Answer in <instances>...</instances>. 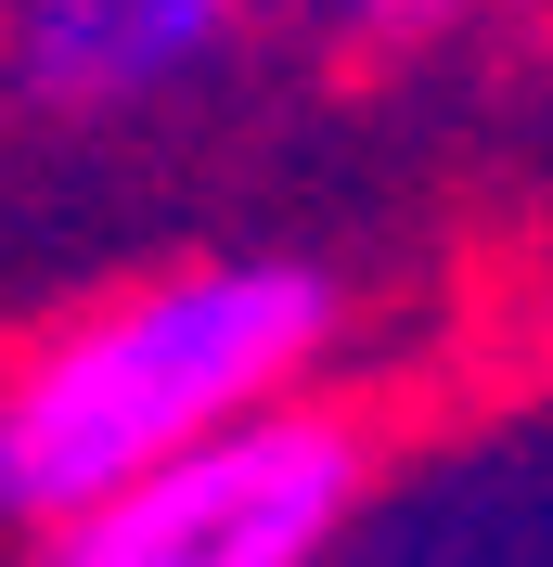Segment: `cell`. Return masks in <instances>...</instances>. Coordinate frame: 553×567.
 <instances>
[{
    "label": "cell",
    "instance_id": "cell-1",
    "mask_svg": "<svg viewBox=\"0 0 553 567\" xmlns=\"http://www.w3.org/2000/svg\"><path fill=\"white\" fill-rule=\"evenodd\" d=\"M310 336H322V284L283 258L180 271L142 284L129 310L77 322L65 349H39L0 388V529H65L77 503L168 464L180 439L258 413Z\"/></svg>",
    "mask_w": 553,
    "mask_h": 567
},
{
    "label": "cell",
    "instance_id": "cell-2",
    "mask_svg": "<svg viewBox=\"0 0 553 567\" xmlns=\"http://www.w3.org/2000/svg\"><path fill=\"white\" fill-rule=\"evenodd\" d=\"M361 503V439L322 413H232L77 503L39 567H310Z\"/></svg>",
    "mask_w": 553,
    "mask_h": 567
},
{
    "label": "cell",
    "instance_id": "cell-3",
    "mask_svg": "<svg viewBox=\"0 0 553 567\" xmlns=\"http://www.w3.org/2000/svg\"><path fill=\"white\" fill-rule=\"evenodd\" d=\"M232 13L244 0H27L13 52H27V91H52V104H142L207 65Z\"/></svg>",
    "mask_w": 553,
    "mask_h": 567
},
{
    "label": "cell",
    "instance_id": "cell-4",
    "mask_svg": "<svg viewBox=\"0 0 553 567\" xmlns=\"http://www.w3.org/2000/svg\"><path fill=\"white\" fill-rule=\"evenodd\" d=\"M347 13H374V27H425V13H463V0H347Z\"/></svg>",
    "mask_w": 553,
    "mask_h": 567
}]
</instances>
